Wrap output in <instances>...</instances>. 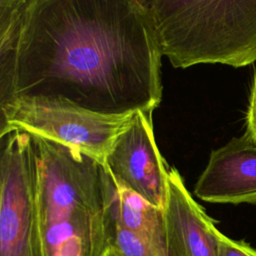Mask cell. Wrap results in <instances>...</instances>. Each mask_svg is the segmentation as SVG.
I'll use <instances>...</instances> for the list:
<instances>
[{
	"label": "cell",
	"instance_id": "1",
	"mask_svg": "<svg viewBox=\"0 0 256 256\" xmlns=\"http://www.w3.org/2000/svg\"><path fill=\"white\" fill-rule=\"evenodd\" d=\"M162 57L141 0H24L0 105L39 96L102 114L153 113Z\"/></svg>",
	"mask_w": 256,
	"mask_h": 256
},
{
	"label": "cell",
	"instance_id": "2",
	"mask_svg": "<svg viewBox=\"0 0 256 256\" xmlns=\"http://www.w3.org/2000/svg\"><path fill=\"white\" fill-rule=\"evenodd\" d=\"M31 136L48 256L70 240L79 241L82 256H103L115 228L117 187L111 174L104 163L76 149Z\"/></svg>",
	"mask_w": 256,
	"mask_h": 256
},
{
	"label": "cell",
	"instance_id": "3",
	"mask_svg": "<svg viewBox=\"0 0 256 256\" xmlns=\"http://www.w3.org/2000/svg\"><path fill=\"white\" fill-rule=\"evenodd\" d=\"M175 68L256 61V0H141Z\"/></svg>",
	"mask_w": 256,
	"mask_h": 256
},
{
	"label": "cell",
	"instance_id": "4",
	"mask_svg": "<svg viewBox=\"0 0 256 256\" xmlns=\"http://www.w3.org/2000/svg\"><path fill=\"white\" fill-rule=\"evenodd\" d=\"M0 136L21 130L76 149L101 163L133 113L94 112L61 98L15 97L0 105Z\"/></svg>",
	"mask_w": 256,
	"mask_h": 256
},
{
	"label": "cell",
	"instance_id": "5",
	"mask_svg": "<svg viewBox=\"0 0 256 256\" xmlns=\"http://www.w3.org/2000/svg\"><path fill=\"white\" fill-rule=\"evenodd\" d=\"M0 140V256H48L32 136L13 130Z\"/></svg>",
	"mask_w": 256,
	"mask_h": 256
},
{
	"label": "cell",
	"instance_id": "6",
	"mask_svg": "<svg viewBox=\"0 0 256 256\" xmlns=\"http://www.w3.org/2000/svg\"><path fill=\"white\" fill-rule=\"evenodd\" d=\"M150 112L137 110L115 139L105 166L116 185L165 209L169 190V167L155 141Z\"/></svg>",
	"mask_w": 256,
	"mask_h": 256
},
{
	"label": "cell",
	"instance_id": "7",
	"mask_svg": "<svg viewBox=\"0 0 256 256\" xmlns=\"http://www.w3.org/2000/svg\"><path fill=\"white\" fill-rule=\"evenodd\" d=\"M194 194L208 203L256 205V145L242 135L212 150Z\"/></svg>",
	"mask_w": 256,
	"mask_h": 256
},
{
	"label": "cell",
	"instance_id": "8",
	"mask_svg": "<svg viewBox=\"0 0 256 256\" xmlns=\"http://www.w3.org/2000/svg\"><path fill=\"white\" fill-rule=\"evenodd\" d=\"M164 213L166 256H218L219 230L214 220L194 200L174 167H169V190Z\"/></svg>",
	"mask_w": 256,
	"mask_h": 256
},
{
	"label": "cell",
	"instance_id": "9",
	"mask_svg": "<svg viewBox=\"0 0 256 256\" xmlns=\"http://www.w3.org/2000/svg\"><path fill=\"white\" fill-rule=\"evenodd\" d=\"M115 219L144 241L161 256H166V223L164 209L157 207L133 191L116 185Z\"/></svg>",
	"mask_w": 256,
	"mask_h": 256
},
{
	"label": "cell",
	"instance_id": "10",
	"mask_svg": "<svg viewBox=\"0 0 256 256\" xmlns=\"http://www.w3.org/2000/svg\"><path fill=\"white\" fill-rule=\"evenodd\" d=\"M122 256H161L150 244L115 219L111 246Z\"/></svg>",
	"mask_w": 256,
	"mask_h": 256
},
{
	"label": "cell",
	"instance_id": "11",
	"mask_svg": "<svg viewBox=\"0 0 256 256\" xmlns=\"http://www.w3.org/2000/svg\"><path fill=\"white\" fill-rule=\"evenodd\" d=\"M218 256H256V249L242 240H233L219 231Z\"/></svg>",
	"mask_w": 256,
	"mask_h": 256
},
{
	"label": "cell",
	"instance_id": "12",
	"mask_svg": "<svg viewBox=\"0 0 256 256\" xmlns=\"http://www.w3.org/2000/svg\"><path fill=\"white\" fill-rule=\"evenodd\" d=\"M243 135L256 145V71L254 73L250 89L249 102L246 113L245 133Z\"/></svg>",
	"mask_w": 256,
	"mask_h": 256
},
{
	"label": "cell",
	"instance_id": "13",
	"mask_svg": "<svg viewBox=\"0 0 256 256\" xmlns=\"http://www.w3.org/2000/svg\"><path fill=\"white\" fill-rule=\"evenodd\" d=\"M103 256H122L119 252H117L114 248H112V247H109L106 251H105V253L103 254Z\"/></svg>",
	"mask_w": 256,
	"mask_h": 256
}]
</instances>
